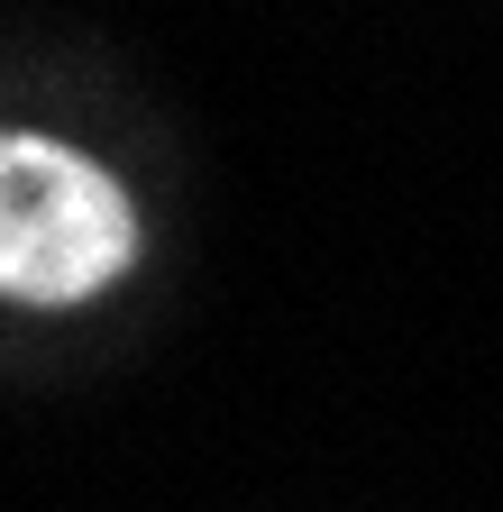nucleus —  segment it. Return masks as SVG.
<instances>
[{
	"label": "nucleus",
	"instance_id": "obj_1",
	"mask_svg": "<svg viewBox=\"0 0 503 512\" xmlns=\"http://www.w3.org/2000/svg\"><path fill=\"white\" fill-rule=\"evenodd\" d=\"M138 266V211L83 147L0 128V293L74 311Z\"/></svg>",
	"mask_w": 503,
	"mask_h": 512
}]
</instances>
